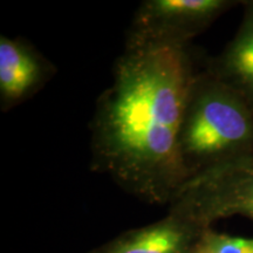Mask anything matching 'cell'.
<instances>
[{"label":"cell","instance_id":"cell-1","mask_svg":"<svg viewBox=\"0 0 253 253\" xmlns=\"http://www.w3.org/2000/svg\"><path fill=\"white\" fill-rule=\"evenodd\" d=\"M201 69L191 45H126L91 122L94 169L145 203H171L188 179L179 132Z\"/></svg>","mask_w":253,"mask_h":253},{"label":"cell","instance_id":"cell-2","mask_svg":"<svg viewBox=\"0 0 253 253\" xmlns=\"http://www.w3.org/2000/svg\"><path fill=\"white\" fill-rule=\"evenodd\" d=\"M179 153L188 178L253 153V110L205 67L196 77L186 101Z\"/></svg>","mask_w":253,"mask_h":253},{"label":"cell","instance_id":"cell-3","mask_svg":"<svg viewBox=\"0 0 253 253\" xmlns=\"http://www.w3.org/2000/svg\"><path fill=\"white\" fill-rule=\"evenodd\" d=\"M169 205L205 227L232 216L253 221V153L190 177Z\"/></svg>","mask_w":253,"mask_h":253},{"label":"cell","instance_id":"cell-4","mask_svg":"<svg viewBox=\"0 0 253 253\" xmlns=\"http://www.w3.org/2000/svg\"><path fill=\"white\" fill-rule=\"evenodd\" d=\"M242 1L145 0L135 12L126 45H191L195 37Z\"/></svg>","mask_w":253,"mask_h":253},{"label":"cell","instance_id":"cell-5","mask_svg":"<svg viewBox=\"0 0 253 253\" xmlns=\"http://www.w3.org/2000/svg\"><path fill=\"white\" fill-rule=\"evenodd\" d=\"M210 229L188 214L169 209L162 219L126 231L88 253H196Z\"/></svg>","mask_w":253,"mask_h":253},{"label":"cell","instance_id":"cell-6","mask_svg":"<svg viewBox=\"0 0 253 253\" xmlns=\"http://www.w3.org/2000/svg\"><path fill=\"white\" fill-rule=\"evenodd\" d=\"M50 67L24 41L0 37V102L8 109L42 86Z\"/></svg>","mask_w":253,"mask_h":253},{"label":"cell","instance_id":"cell-7","mask_svg":"<svg viewBox=\"0 0 253 253\" xmlns=\"http://www.w3.org/2000/svg\"><path fill=\"white\" fill-rule=\"evenodd\" d=\"M244 15L233 39L205 68L237 91L253 110V0L243 1Z\"/></svg>","mask_w":253,"mask_h":253},{"label":"cell","instance_id":"cell-8","mask_svg":"<svg viewBox=\"0 0 253 253\" xmlns=\"http://www.w3.org/2000/svg\"><path fill=\"white\" fill-rule=\"evenodd\" d=\"M209 253H253V237L230 236L212 229L204 235Z\"/></svg>","mask_w":253,"mask_h":253},{"label":"cell","instance_id":"cell-9","mask_svg":"<svg viewBox=\"0 0 253 253\" xmlns=\"http://www.w3.org/2000/svg\"><path fill=\"white\" fill-rule=\"evenodd\" d=\"M205 233H207V232H205ZM196 253H209L208 249H207V245H205V243H204V237H203V239H202L201 244H199Z\"/></svg>","mask_w":253,"mask_h":253}]
</instances>
